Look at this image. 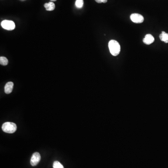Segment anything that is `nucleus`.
<instances>
[{
	"instance_id": "obj_1",
	"label": "nucleus",
	"mask_w": 168,
	"mask_h": 168,
	"mask_svg": "<svg viewBox=\"0 0 168 168\" xmlns=\"http://www.w3.org/2000/svg\"><path fill=\"white\" fill-rule=\"evenodd\" d=\"M110 52L113 56H117L120 53L121 47L118 42L115 40H110L108 43Z\"/></svg>"
},
{
	"instance_id": "obj_2",
	"label": "nucleus",
	"mask_w": 168,
	"mask_h": 168,
	"mask_svg": "<svg viewBox=\"0 0 168 168\" xmlns=\"http://www.w3.org/2000/svg\"><path fill=\"white\" fill-rule=\"evenodd\" d=\"M2 129L4 132L12 134L15 132L17 129V126L13 122H7L3 124Z\"/></svg>"
},
{
	"instance_id": "obj_3",
	"label": "nucleus",
	"mask_w": 168,
	"mask_h": 168,
	"mask_svg": "<svg viewBox=\"0 0 168 168\" xmlns=\"http://www.w3.org/2000/svg\"><path fill=\"white\" fill-rule=\"evenodd\" d=\"M1 26L4 29L8 31H12L15 29V24L14 22L7 20L2 21L1 23Z\"/></svg>"
},
{
	"instance_id": "obj_4",
	"label": "nucleus",
	"mask_w": 168,
	"mask_h": 168,
	"mask_svg": "<svg viewBox=\"0 0 168 168\" xmlns=\"http://www.w3.org/2000/svg\"><path fill=\"white\" fill-rule=\"evenodd\" d=\"M130 19L133 22L136 23H142L144 21V17L143 15L137 13L131 14Z\"/></svg>"
},
{
	"instance_id": "obj_5",
	"label": "nucleus",
	"mask_w": 168,
	"mask_h": 168,
	"mask_svg": "<svg viewBox=\"0 0 168 168\" xmlns=\"http://www.w3.org/2000/svg\"><path fill=\"white\" fill-rule=\"evenodd\" d=\"M41 156L39 153L35 152L33 154L31 159V164L32 166H35L39 163Z\"/></svg>"
},
{
	"instance_id": "obj_6",
	"label": "nucleus",
	"mask_w": 168,
	"mask_h": 168,
	"mask_svg": "<svg viewBox=\"0 0 168 168\" xmlns=\"http://www.w3.org/2000/svg\"><path fill=\"white\" fill-rule=\"evenodd\" d=\"M154 41H155V39L151 34H147L145 36L144 39H143V43L147 45L151 44L152 43H153Z\"/></svg>"
},
{
	"instance_id": "obj_7",
	"label": "nucleus",
	"mask_w": 168,
	"mask_h": 168,
	"mask_svg": "<svg viewBox=\"0 0 168 168\" xmlns=\"http://www.w3.org/2000/svg\"><path fill=\"white\" fill-rule=\"evenodd\" d=\"M14 83L12 82H9L7 83L4 87V91L6 94H9L13 91Z\"/></svg>"
},
{
	"instance_id": "obj_8",
	"label": "nucleus",
	"mask_w": 168,
	"mask_h": 168,
	"mask_svg": "<svg viewBox=\"0 0 168 168\" xmlns=\"http://www.w3.org/2000/svg\"><path fill=\"white\" fill-rule=\"evenodd\" d=\"M44 7L47 11H52L55 9V5L52 1L49 3H46L44 5Z\"/></svg>"
},
{
	"instance_id": "obj_9",
	"label": "nucleus",
	"mask_w": 168,
	"mask_h": 168,
	"mask_svg": "<svg viewBox=\"0 0 168 168\" xmlns=\"http://www.w3.org/2000/svg\"><path fill=\"white\" fill-rule=\"evenodd\" d=\"M161 40L165 42V43H168V34L164 31H162L159 36Z\"/></svg>"
},
{
	"instance_id": "obj_10",
	"label": "nucleus",
	"mask_w": 168,
	"mask_h": 168,
	"mask_svg": "<svg viewBox=\"0 0 168 168\" xmlns=\"http://www.w3.org/2000/svg\"><path fill=\"white\" fill-rule=\"evenodd\" d=\"M0 64L2 65H6L8 64V59L4 57H0Z\"/></svg>"
},
{
	"instance_id": "obj_11",
	"label": "nucleus",
	"mask_w": 168,
	"mask_h": 168,
	"mask_svg": "<svg viewBox=\"0 0 168 168\" xmlns=\"http://www.w3.org/2000/svg\"><path fill=\"white\" fill-rule=\"evenodd\" d=\"M84 5L83 0H76L75 2V5L77 8L78 9H81L82 8Z\"/></svg>"
},
{
	"instance_id": "obj_12",
	"label": "nucleus",
	"mask_w": 168,
	"mask_h": 168,
	"mask_svg": "<svg viewBox=\"0 0 168 168\" xmlns=\"http://www.w3.org/2000/svg\"><path fill=\"white\" fill-rule=\"evenodd\" d=\"M53 168H64L62 164L60 163V162L58 161H55L53 164Z\"/></svg>"
},
{
	"instance_id": "obj_13",
	"label": "nucleus",
	"mask_w": 168,
	"mask_h": 168,
	"mask_svg": "<svg viewBox=\"0 0 168 168\" xmlns=\"http://www.w3.org/2000/svg\"><path fill=\"white\" fill-rule=\"evenodd\" d=\"M97 3H106L107 1V0H95Z\"/></svg>"
},
{
	"instance_id": "obj_14",
	"label": "nucleus",
	"mask_w": 168,
	"mask_h": 168,
	"mask_svg": "<svg viewBox=\"0 0 168 168\" xmlns=\"http://www.w3.org/2000/svg\"><path fill=\"white\" fill-rule=\"evenodd\" d=\"M57 0H51V1H52V2H53V1H56Z\"/></svg>"
},
{
	"instance_id": "obj_15",
	"label": "nucleus",
	"mask_w": 168,
	"mask_h": 168,
	"mask_svg": "<svg viewBox=\"0 0 168 168\" xmlns=\"http://www.w3.org/2000/svg\"><path fill=\"white\" fill-rule=\"evenodd\" d=\"M22 1H24V0H22Z\"/></svg>"
}]
</instances>
